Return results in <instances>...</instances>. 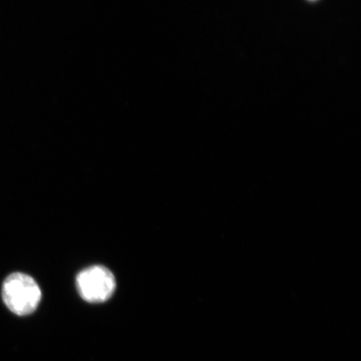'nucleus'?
Masks as SVG:
<instances>
[{
    "label": "nucleus",
    "mask_w": 361,
    "mask_h": 361,
    "mask_svg": "<svg viewBox=\"0 0 361 361\" xmlns=\"http://www.w3.org/2000/svg\"><path fill=\"white\" fill-rule=\"evenodd\" d=\"M80 295L90 303H102L110 299L116 290V279L109 269L103 266L85 269L76 278Z\"/></svg>",
    "instance_id": "2"
},
{
    "label": "nucleus",
    "mask_w": 361,
    "mask_h": 361,
    "mask_svg": "<svg viewBox=\"0 0 361 361\" xmlns=\"http://www.w3.org/2000/svg\"><path fill=\"white\" fill-rule=\"evenodd\" d=\"M4 304L17 315L33 313L42 300V290L32 277L22 273L8 276L3 283Z\"/></svg>",
    "instance_id": "1"
}]
</instances>
